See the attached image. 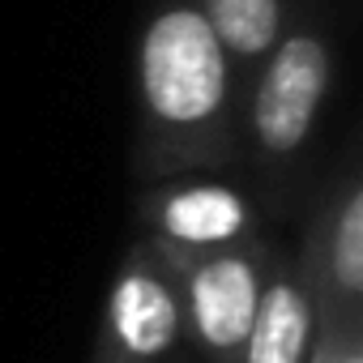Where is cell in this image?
Listing matches in <instances>:
<instances>
[{
  "instance_id": "52a82bcc",
  "label": "cell",
  "mask_w": 363,
  "mask_h": 363,
  "mask_svg": "<svg viewBox=\"0 0 363 363\" xmlns=\"http://www.w3.org/2000/svg\"><path fill=\"white\" fill-rule=\"evenodd\" d=\"M316 240H325V265H329V291L320 295V303L329 308V316L342 312L346 320H354L363 295V189L359 184H346V193L329 206V218Z\"/></svg>"
},
{
  "instance_id": "ba28073f",
  "label": "cell",
  "mask_w": 363,
  "mask_h": 363,
  "mask_svg": "<svg viewBox=\"0 0 363 363\" xmlns=\"http://www.w3.org/2000/svg\"><path fill=\"white\" fill-rule=\"evenodd\" d=\"M227 60L261 65L286 35V0H197Z\"/></svg>"
},
{
  "instance_id": "6da1fadb",
  "label": "cell",
  "mask_w": 363,
  "mask_h": 363,
  "mask_svg": "<svg viewBox=\"0 0 363 363\" xmlns=\"http://www.w3.org/2000/svg\"><path fill=\"white\" fill-rule=\"evenodd\" d=\"M141 171L179 179L218 162L235 141V65L206 26L197 0H158L137 43Z\"/></svg>"
},
{
  "instance_id": "3957f363",
  "label": "cell",
  "mask_w": 363,
  "mask_h": 363,
  "mask_svg": "<svg viewBox=\"0 0 363 363\" xmlns=\"http://www.w3.org/2000/svg\"><path fill=\"white\" fill-rule=\"evenodd\" d=\"M179 342H184L179 265L158 244L141 240L111 278L94 337V363H162Z\"/></svg>"
},
{
  "instance_id": "277c9868",
  "label": "cell",
  "mask_w": 363,
  "mask_h": 363,
  "mask_svg": "<svg viewBox=\"0 0 363 363\" xmlns=\"http://www.w3.org/2000/svg\"><path fill=\"white\" fill-rule=\"evenodd\" d=\"M333 52L320 30H286L278 48L261 60V73L248 94V137L269 162H291L308 145L316 116L329 99Z\"/></svg>"
},
{
  "instance_id": "7a4b0ae2",
  "label": "cell",
  "mask_w": 363,
  "mask_h": 363,
  "mask_svg": "<svg viewBox=\"0 0 363 363\" xmlns=\"http://www.w3.org/2000/svg\"><path fill=\"white\" fill-rule=\"evenodd\" d=\"M175 265H179V303H184V337L206 363H240L265 282L274 274L269 248L252 235L223 252L189 261L175 257Z\"/></svg>"
},
{
  "instance_id": "8992f818",
  "label": "cell",
  "mask_w": 363,
  "mask_h": 363,
  "mask_svg": "<svg viewBox=\"0 0 363 363\" xmlns=\"http://www.w3.org/2000/svg\"><path fill=\"white\" fill-rule=\"evenodd\" d=\"M312 333H316V299L303 265L291 269L286 261H274L240 363H312Z\"/></svg>"
},
{
  "instance_id": "5b68a950",
  "label": "cell",
  "mask_w": 363,
  "mask_h": 363,
  "mask_svg": "<svg viewBox=\"0 0 363 363\" xmlns=\"http://www.w3.org/2000/svg\"><path fill=\"white\" fill-rule=\"evenodd\" d=\"M150 244L189 261L252 240V201L223 179H158L141 197Z\"/></svg>"
}]
</instances>
